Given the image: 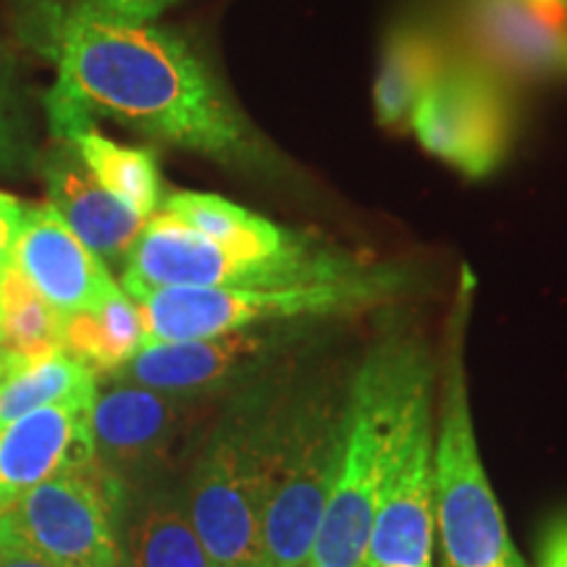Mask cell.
Returning <instances> with one entry per match:
<instances>
[{
  "instance_id": "1",
  "label": "cell",
  "mask_w": 567,
  "mask_h": 567,
  "mask_svg": "<svg viewBox=\"0 0 567 567\" xmlns=\"http://www.w3.org/2000/svg\"><path fill=\"white\" fill-rule=\"evenodd\" d=\"M19 40L55 69V90L161 145L279 184L295 163L268 140L208 61L155 21L97 0H19Z\"/></svg>"
},
{
  "instance_id": "2",
  "label": "cell",
  "mask_w": 567,
  "mask_h": 567,
  "mask_svg": "<svg viewBox=\"0 0 567 567\" xmlns=\"http://www.w3.org/2000/svg\"><path fill=\"white\" fill-rule=\"evenodd\" d=\"M434 358L421 337L386 331L347 386L342 457L305 567H363L373 513L417 415L434 402Z\"/></svg>"
},
{
  "instance_id": "3",
  "label": "cell",
  "mask_w": 567,
  "mask_h": 567,
  "mask_svg": "<svg viewBox=\"0 0 567 567\" xmlns=\"http://www.w3.org/2000/svg\"><path fill=\"white\" fill-rule=\"evenodd\" d=\"M476 279L460 271L450 310L439 394V436L434 439V520L444 567H526L507 534L505 515L481 463L467 400L465 334Z\"/></svg>"
},
{
  "instance_id": "4",
  "label": "cell",
  "mask_w": 567,
  "mask_h": 567,
  "mask_svg": "<svg viewBox=\"0 0 567 567\" xmlns=\"http://www.w3.org/2000/svg\"><path fill=\"white\" fill-rule=\"evenodd\" d=\"M281 400L243 394L195 460L184 507L213 567H264V513L274 484Z\"/></svg>"
},
{
  "instance_id": "5",
  "label": "cell",
  "mask_w": 567,
  "mask_h": 567,
  "mask_svg": "<svg viewBox=\"0 0 567 567\" xmlns=\"http://www.w3.org/2000/svg\"><path fill=\"white\" fill-rule=\"evenodd\" d=\"M410 274L394 266H368L337 281L274 289L166 287L132 297L140 308L145 342H184L264 326L339 318L384 308L408 292Z\"/></svg>"
},
{
  "instance_id": "6",
  "label": "cell",
  "mask_w": 567,
  "mask_h": 567,
  "mask_svg": "<svg viewBox=\"0 0 567 567\" xmlns=\"http://www.w3.org/2000/svg\"><path fill=\"white\" fill-rule=\"evenodd\" d=\"M347 423V389L316 386L281 400L274 484L264 513V567H305L313 551Z\"/></svg>"
},
{
  "instance_id": "7",
  "label": "cell",
  "mask_w": 567,
  "mask_h": 567,
  "mask_svg": "<svg viewBox=\"0 0 567 567\" xmlns=\"http://www.w3.org/2000/svg\"><path fill=\"white\" fill-rule=\"evenodd\" d=\"M368 266V260L331 245L297 258H239L166 213H155L126 255L122 289L130 297L166 287L274 289L347 279Z\"/></svg>"
},
{
  "instance_id": "8",
  "label": "cell",
  "mask_w": 567,
  "mask_h": 567,
  "mask_svg": "<svg viewBox=\"0 0 567 567\" xmlns=\"http://www.w3.org/2000/svg\"><path fill=\"white\" fill-rule=\"evenodd\" d=\"M126 492L97 463L51 478L0 509V547L61 567H122Z\"/></svg>"
},
{
  "instance_id": "9",
  "label": "cell",
  "mask_w": 567,
  "mask_h": 567,
  "mask_svg": "<svg viewBox=\"0 0 567 567\" xmlns=\"http://www.w3.org/2000/svg\"><path fill=\"white\" fill-rule=\"evenodd\" d=\"M423 151L467 179H486L507 158L515 137L509 84L476 59H455L410 113Z\"/></svg>"
},
{
  "instance_id": "10",
  "label": "cell",
  "mask_w": 567,
  "mask_h": 567,
  "mask_svg": "<svg viewBox=\"0 0 567 567\" xmlns=\"http://www.w3.org/2000/svg\"><path fill=\"white\" fill-rule=\"evenodd\" d=\"M203 400L109 381L92 405L95 463L126 496L158 486L189 436Z\"/></svg>"
},
{
  "instance_id": "11",
  "label": "cell",
  "mask_w": 567,
  "mask_h": 567,
  "mask_svg": "<svg viewBox=\"0 0 567 567\" xmlns=\"http://www.w3.org/2000/svg\"><path fill=\"white\" fill-rule=\"evenodd\" d=\"M295 339V329L264 326L184 342H145L118 371L109 373V381L189 400H210L266 368Z\"/></svg>"
},
{
  "instance_id": "12",
  "label": "cell",
  "mask_w": 567,
  "mask_h": 567,
  "mask_svg": "<svg viewBox=\"0 0 567 567\" xmlns=\"http://www.w3.org/2000/svg\"><path fill=\"white\" fill-rule=\"evenodd\" d=\"M460 27L476 59L505 80H567V0H463Z\"/></svg>"
},
{
  "instance_id": "13",
  "label": "cell",
  "mask_w": 567,
  "mask_h": 567,
  "mask_svg": "<svg viewBox=\"0 0 567 567\" xmlns=\"http://www.w3.org/2000/svg\"><path fill=\"white\" fill-rule=\"evenodd\" d=\"M434 413L425 408L373 513L363 567H434Z\"/></svg>"
},
{
  "instance_id": "14",
  "label": "cell",
  "mask_w": 567,
  "mask_h": 567,
  "mask_svg": "<svg viewBox=\"0 0 567 567\" xmlns=\"http://www.w3.org/2000/svg\"><path fill=\"white\" fill-rule=\"evenodd\" d=\"M13 266L61 316L95 310L122 292L109 266L48 203H27Z\"/></svg>"
},
{
  "instance_id": "15",
  "label": "cell",
  "mask_w": 567,
  "mask_h": 567,
  "mask_svg": "<svg viewBox=\"0 0 567 567\" xmlns=\"http://www.w3.org/2000/svg\"><path fill=\"white\" fill-rule=\"evenodd\" d=\"M92 405L95 400L45 405L0 429V509L45 481L95 463Z\"/></svg>"
},
{
  "instance_id": "16",
  "label": "cell",
  "mask_w": 567,
  "mask_h": 567,
  "mask_svg": "<svg viewBox=\"0 0 567 567\" xmlns=\"http://www.w3.org/2000/svg\"><path fill=\"white\" fill-rule=\"evenodd\" d=\"M42 105L55 142L66 145L103 189L145 221L161 210L166 193L153 151L105 137L97 130L95 116L61 90H48Z\"/></svg>"
},
{
  "instance_id": "17",
  "label": "cell",
  "mask_w": 567,
  "mask_h": 567,
  "mask_svg": "<svg viewBox=\"0 0 567 567\" xmlns=\"http://www.w3.org/2000/svg\"><path fill=\"white\" fill-rule=\"evenodd\" d=\"M38 168L45 179L48 205L59 213L63 224L103 264H124L145 226V218H140L92 179L82 161L61 142L40 155Z\"/></svg>"
},
{
  "instance_id": "18",
  "label": "cell",
  "mask_w": 567,
  "mask_h": 567,
  "mask_svg": "<svg viewBox=\"0 0 567 567\" xmlns=\"http://www.w3.org/2000/svg\"><path fill=\"white\" fill-rule=\"evenodd\" d=\"M158 213L176 218L187 229L239 258H297L326 245L310 234L268 221L258 213H250L218 195L172 193L163 197Z\"/></svg>"
},
{
  "instance_id": "19",
  "label": "cell",
  "mask_w": 567,
  "mask_h": 567,
  "mask_svg": "<svg viewBox=\"0 0 567 567\" xmlns=\"http://www.w3.org/2000/svg\"><path fill=\"white\" fill-rule=\"evenodd\" d=\"M455 61L450 42L425 21H400L389 30L373 84L375 118L386 130L410 122L415 103Z\"/></svg>"
},
{
  "instance_id": "20",
  "label": "cell",
  "mask_w": 567,
  "mask_h": 567,
  "mask_svg": "<svg viewBox=\"0 0 567 567\" xmlns=\"http://www.w3.org/2000/svg\"><path fill=\"white\" fill-rule=\"evenodd\" d=\"M122 567H213L182 492L158 484L126 499Z\"/></svg>"
},
{
  "instance_id": "21",
  "label": "cell",
  "mask_w": 567,
  "mask_h": 567,
  "mask_svg": "<svg viewBox=\"0 0 567 567\" xmlns=\"http://www.w3.org/2000/svg\"><path fill=\"white\" fill-rule=\"evenodd\" d=\"M142 344L140 308L124 289L101 308L61 316V350L97 375L118 371Z\"/></svg>"
},
{
  "instance_id": "22",
  "label": "cell",
  "mask_w": 567,
  "mask_h": 567,
  "mask_svg": "<svg viewBox=\"0 0 567 567\" xmlns=\"http://www.w3.org/2000/svg\"><path fill=\"white\" fill-rule=\"evenodd\" d=\"M97 373L63 350L32 360L0 389V429L32 410L71 400H95Z\"/></svg>"
},
{
  "instance_id": "23",
  "label": "cell",
  "mask_w": 567,
  "mask_h": 567,
  "mask_svg": "<svg viewBox=\"0 0 567 567\" xmlns=\"http://www.w3.org/2000/svg\"><path fill=\"white\" fill-rule=\"evenodd\" d=\"M0 347L30 360L61 350V313L17 266L0 271Z\"/></svg>"
},
{
  "instance_id": "24",
  "label": "cell",
  "mask_w": 567,
  "mask_h": 567,
  "mask_svg": "<svg viewBox=\"0 0 567 567\" xmlns=\"http://www.w3.org/2000/svg\"><path fill=\"white\" fill-rule=\"evenodd\" d=\"M24 92L9 63L0 59V174H21L38 166Z\"/></svg>"
},
{
  "instance_id": "25",
  "label": "cell",
  "mask_w": 567,
  "mask_h": 567,
  "mask_svg": "<svg viewBox=\"0 0 567 567\" xmlns=\"http://www.w3.org/2000/svg\"><path fill=\"white\" fill-rule=\"evenodd\" d=\"M536 567H567V509L544 523L536 547Z\"/></svg>"
},
{
  "instance_id": "26",
  "label": "cell",
  "mask_w": 567,
  "mask_h": 567,
  "mask_svg": "<svg viewBox=\"0 0 567 567\" xmlns=\"http://www.w3.org/2000/svg\"><path fill=\"white\" fill-rule=\"evenodd\" d=\"M27 203L9 193H0V271L13 266V250H17L21 224H24Z\"/></svg>"
},
{
  "instance_id": "27",
  "label": "cell",
  "mask_w": 567,
  "mask_h": 567,
  "mask_svg": "<svg viewBox=\"0 0 567 567\" xmlns=\"http://www.w3.org/2000/svg\"><path fill=\"white\" fill-rule=\"evenodd\" d=\"M103 9H109L118 17L140 19V21H155L163 11L172 9L176 0H97Z\"/></svg>"
},
{
  "instance_id": "28",
  "label": "cell",
  "mask_w": 567,
  "mask_h": 567,
  "mask_svg": "<svg viewBox=\"0 0 567 567\" xmlns=\"http://www.w3.org/2000/svg\"><path fill=\"white\" fill-rule=\"evenodd\" d=\"M0 567H61V565H53L48 563V559L34 557L30 551L0 547Z\"/></svg>"
},
{
  "instance_id": "29",
  "label": "cell",
  "mask_w": 567,
  "mask_h": 567,
  "mask_svg": "<svg viewBox=\"0 0 567 567\" xmlns=\"http://www.w3.org/2000/svg\"><path fill=\"white\" fill-rule=\"evenodd\" d=\"M30 363H32L30 358H21V354L6 350V347H0V389L9 384L13 375H17L19 371H24V368Z\"/></svg>"
}]
</instances>
